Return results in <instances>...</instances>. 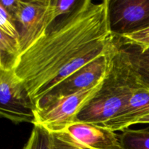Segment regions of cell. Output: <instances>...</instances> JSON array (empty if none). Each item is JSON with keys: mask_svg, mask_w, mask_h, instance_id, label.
Returning a JSON list of instances; mask_svg holds the SVG:
<instances>
[{"mask_svg": "<svg viewBox=\"0 0 149 149\" xmlns=\"http://www.w3.org/2000/svg\"><path fill=\"white\" fill-rule=\"evenodd\" d=\"M109 4V0L79 1L19 55L13 71L36 109L65 79L108 52L115 38Z\"/></svg>", "mask_w": 149, "mask_h": 149, "instance_id": "6da1fadb", "label": "cell"}, {"mask_svg": "<svg viewBox=\"0 0 149 149\" xmlns=\"http://www.w3.org/2000/svg\"><path fill=\"white\" fill-rule=\"evenodd\" d=\"M143 88L149 87L135 69L129 47L115 36L103 84L76 121L103 126L122 111L136 90Z\"/></svg>", "mask_w": 149, "mask_h": 149, "instance_id": "7a4b0ae2", "label": "cell"}, {"mask_svg": "<svg viewBox=\"0 0 149 149\" xmlns=\"http://www.w3.org/2000/svg\"><path fill=\"white\" fill-rule=\"evenodd\" d=\"M104 78L90 88L42 104L35 110L33 125L43 127L50 132H61L76 122L79 113L100 90Z\"/></svg>", "mask_w": 149, "mask_h": 149, "instance_id": "3957f363", "label": "cell"}, {"mask_svg": "<svg viewBox=\"0 0 149 149\" xmlns=\"http://www.w3.org/2000/svg\"><path fill=\"white\" fill-rule=\"evenodd\" d=\"M34 105L13 70L0 68V117L15 124L34 122Z\"/></svg>", "mask_w": 149, "mask_h": 149, "instance_id": "277c9868", "label": "cell"}, {"mask_svg": "<svg viewBox=\"0 0 149 149\" xmlns=\"http://www.w3.org/2000/svg\"><path fill=\"white\" fill-rule=\"evenodd\" d=\"M48 4L49 0L20 1L19 10L15 17L19 33L20 54L42 38L48 30L46 24Z\"/></svg>", "mask_w": 149, "mask_h": 149, "instance_id": "5b68a950", "label": "cell"}, {"mask_svg": "<svg viewBox=\"0 0 149 149\" xmlns=\"http://www.w3.org/2000/svg\"><path fill=\"white\" fill-rule=\"evenodd\" d=\"M109 21L116 36L149 26V0H113L109 4Z\"/></svg>", "mask_w": 149, "mask_h": 149, "instance_id": "8992f818", "label": "cell"}, {"mask_svg": "<svg viewBox=\"0 0 149 149\" xmlns=\"http://www.w3.org/2000/svg\"><path fill=\"white\" fill-rule=\"evenodd\" d=\"M111 47L105 55L81 67L58 84L41 100L36 109L46 102L90 88L104 78L109 67Z\"/></svg>", "mask_w": 149, "mask_h": 149, "instance_id": "52a82bcc", "label": "cell"}, {"mask_svg": "<svg viewBox=\"0 0 149 149\" xmlns=\"http://www.w3.org/2000/svg\"><path fill=\"white\" fill-rule=\"evenodd\" d=\"M59 132L74 143L87 149H122L116 132L101 125L76 121Z\"/></svg>", "mask_w": 149, "mask_h": 149, "instance_id": "ba28073f", "label": "cell"}, {"mask_svg": "<svg viewBox=\"0 0 149 149\" xmlns=\"http://www.w3.org/2000/svg\"><path fill=\"white\" fill-rule=\"evenodd\" d=\"M149 114V89L143 88L133 93L123 109L115 117L103 125L108 129L123 132L135 122Z\"/></svg>", "mask_w": 149, "mask_h": 149, "instance_id": "9c48e42d", "label": "cell"}, {"mask_svg": "<svg viewBox=\"0 0 149 149\" xmlns=\"http://www.w3.org/2000/svg\"><path fill=\"white\" fill-rule=\"evenodd\" d=\"M19 55L20 47L17 41L0 29V67L7 71L13 70Z\"/></svg>", "mask_w": 149, "mask_h": 149, "instance_id": "30bf717a", "label": "cell"}, {"mask_svg": "<svg viewBox=\"0 0 149 149\" xmlns=\"http://www.w3.org/2000/svg\"><path fill=\"white\" fill-rule=\"evenodd\" d=\"M119 139L122 149H149V127L125 130Z\"/></svg>", "mask_w": 149, "mask_h": 149, "instance_id": "8fae6325", "label": "cell"}, {"mask_svg": "<svg viewBox=\"0 0 149 149\" xmlns=\"http://www.w3.org/2000/svg\"><path fill=\"white\" fill-rule=\"evenodd\" d=\"M79 1L77 0H49L46 12V23L48 28L50 27L57 19L71 13Z\"/></svg>", "mask_w": 149, "mask_h": 149, "instance_id": "7c38bea8", "label": "cell"}, {"mask_svg": "<svg viewBox=\"0 0 149 149\" xmlns=\"http://www.w3.org/2000/svg\"><path fill=\"white\" fill-rule=\"evenodd\" d=\"M52 133L39 125H33L23 149H52Z\"/></svg>", "mask_w": 149, "mask_h": 149, "instance_id": "4fadbf2b", "label": "cell"}, {"mask_svg": "<svg viewBox=\"0 0 149 149\" xmlns=\"http://www.w3.org/2000/svg\"><path fill=\"white\" fill-rule=\"evenodd\" d=\"M127 47L135 69L149 87V49L141 51L137 47Z\"/></svg>", "mask_w": 149, "mask_h": 149, "instance_id": "5bb4252c", "label": "cell"}, {"mask_svg": "<svg viewBox=\"0 0 149 149\" xmlns=\"http://www.w3.org/2000/svg\"><path fill=\"white\" fill-rule=\"evenodd\" d=\"M117 37L119 38L124 45L137 47L141 51L149 49V26Z\"/></svg>", "mask_w": 149, "mask_h": 149, "instance_id": "9a60e30c", "label": "cell"}, {"mask_svg": "<svg viewBox=\"0 0 149 149\" xmlns=\"http://www.w3.org/2000/svg\"><path fill=\"white\" fill-rule=\"evenodd\" d=\"M0 29L18 42L19 33L13 17L0 4ZM19 45V44H18Z\"/></svg>", "mask_w": 149, "mask_h": 149, "instance_id": "2e32d148", "label": "cell"}, {"mask_svg": "<svg viewBox=\"0 0 149 149\" xmlns=\"http://www.w3.org/2000/svg\"><path fill=\"white\" fill-rule=\"evenodd\" d=\"M52 149H87L74 143L61 132H51Z\"/></svg>", "mask_w": 149, "mask_h": 149, "instance_id": "e0dca14e", "label": "cell"}, {"mask_svg": "<svg viewBox=\"0 0 149 149\" xmlns=\"http://www.w3.org/2000/svg\"><path fill=\"white\" fill-rule=\"evenodd\" d=\"M20 0H0V4L13 17L14 21L20 7Z\"/></svg>", "mask_w": 149, "mask_h": 149, "instance_id": "ac0fdd59", "label": "cell"}, {"mask_svg": "<svg viewBox=\"0 0 149 149\" xmlns=\"http://www.w3.org/2000/svg\"><path fill=\"white\" fill-rule=\"evenodd\" d=\"M138 124H149V114L146 115V116H143V117L140 118L138 120H137L135 125H138Z\"/></svg>", "mask_w": 149, "mask_h": 149, "instance_id": "d6986e66", "label": "cell"}, {"mask_svg": "<svg viewBox=\"0 0 149 149\" xmlns=\"http://www.w3.org/2000/svg\"><path fill=\"white\" fill-rule=\"evenodd\" d=\"M0 68H1V67H0Z\"/></svg>", "mask_w": 149, "mask_h": 149, "instance_id": "ffe728a7", "label": "cell"}]
</instances>
